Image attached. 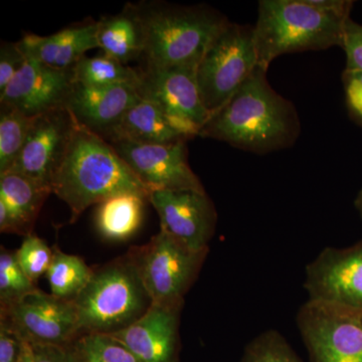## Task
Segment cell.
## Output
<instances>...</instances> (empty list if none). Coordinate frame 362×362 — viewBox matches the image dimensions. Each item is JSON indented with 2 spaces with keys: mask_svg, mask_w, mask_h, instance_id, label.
Masks as SVG:
<instances>
[{
  "mask_svg": "<svg viewBox=\"0 0 362 362\" xmlns=\"http://www.w3.org/2000/svg\"><path fill=\"white\" fill-rule=\"evenodd\" d=\"M207 252L192 251L160 230L132 255L152 303L182 307L183 298L199 275Z\"/></svg>",
  "mask_w": 362,
  "mask_h": 362,
  "instance_id": "cell-7",
  "label": "cell"
},
{
  "mask_svg": "<svg viewBox=\"0 0 362 362\" xmlns=\"http://www.w3.org/2000/svg\"><path fill=\"white\" fill-rule=\"evenodd\" d=\"M139 99L137 85L90 88L75 83L66 108L78 125L107 140Z\"/></svg>",
  "mask_w": 362,
  "mask_h": 362,
  "instance_id": "cell-17",
  "label": "cell"
},
{
  "mask_svg": "<svg viewBox=\"0 0 362 362\" xmlns=\"http://www.w3.org/2000/svg\"><path fill=\"white\" fill-rule=\"evenodd\" d=\"M77 122L66 108L33 117L23 148L8 171L26 176L52 192Z\"/></svg>",
  "mask_w": 362,
  "mask_h": 362,
  "instance_id": "cell-12",
  "label": "cell"
},
{
  "mask_svg": "<svg viewBox=\"0 0 362 362\" xmlns=\"http://www.w3.org/2000/svg\"><path fill=\"white\" fill-rule=\"evenodd\" d=\"M18 362H35V357H33L32 345L30 343L23 341V350H21Z\"/></svg>",
  "mask_w": 362,
  "mask_h": 362,
  "instance_id": "cell-35",
  "label": "cell"
},
{
  "mask_svg": "<svg viewBox=\"0 0 362 362\" xmlns=\"http://www.w3.org/2000/svg\"><path fill=\"white\" fill-rule=\"evenodd\" d=\"M148 197L136 192L114 195L97 204L95 221L98 232L108 240H126L141 226Z\"/></svg>",
  "mask_w": 362,
  "mask_h": 362,
  "instance_id": "cell-22",
  "label": "cell"
},
{
  "mask_svg": "<svg viewBox=\"0 0 362 362\" xmlns=\"http://www.w3.org/2000/svg\"><path fill=\"white\" fill-rule=\"evenodd\" d=\"M23 340L6 322H0V362H18Z\"/></svg>",
  "mask_w": 362,
  "mask_h": 362,
  "instance_id": "cell-33",
  "label": "cell"
},
{
  "mask_svg": "<svg viewBox=\"0 0 362 362\" xmlns=\"http://www.w3.org/2000/svg\"><path fill=\"white\" fill-rule=\"evenodd\" d=\"M98 21L88 18L51 35L26 33L18 40L26 56L61 71H74L86 52L98 47Z\"/></svg>",
  "mask_w": 362,
  "mask_h": 362,
  "instance_id": "cell-18",
  "label": "cell"
},
{
  "mask_svg": "<svg viewBox=\"0 0 362 362\" xmlns=\"http://www.w3.org/2000/svg\"><path fill=\"white\" fill-rule=\"evenodd\" d=\"M125 192L149 197L111 143L77 123L52 181V194L70 207L71 221H77L88 207Z\"/></svg>",
  "mask_w": 362,
  "mask_h": 362,
  "instance_id": "cell-2",
  "label": "cell"
},
{
  "mask_svg": "<svg viewBox=\"0 0 362 362\" xmlns=\"http://www.w3.org/2000/svg\"><path fill=\"white\" fill-rule=\"evenodd\" d=\"M347 20L324 13L310 0H261L252 26L258 66L268 71L283 54L340 47Z\"/></svg>",
  "mask_w": 362,
  "mask_h": 362,
  "instance_id": "cell-4",
  "label": "cell"
},
{
  "mask_svg": "<svg viewBox=\"0 0 362 362\" xmlns=\"http://www.w3.org/2000/svg\"><path fill=\"white\" fill-rule=\"evenodd\" d=\"M144 28L145 66L197 69L207 47L228 23L207 4L181 6L160 0L136 4Z\"/></svg>",
  "mask_w": 362,
  "mask_h": 362,
  "instance_id": "cell-3",
  "label": "cell"
},
{
  "mask_svg": "<svg viewBox=\"0 0 362 362\" xmlns=\"http://www.w3.org/2000/svg\"><path fill=\"white\" fill-rule=\"evenodd\" d=\"M16 256L21 269L35 284L49 271L54 258V252L44 240L30 233L25 235L20 249L16 252Z\"/></svg>",
  "mask_w": 362,
  "mask_h": 362,
  "instance_id": "cell-29",
  "label": "cell"
},
{
  "mask_svg": "<svg viewBox=\"0 0 362 362\" xmlns=\"http://www.w3.org/2000/svg\"><path fill=\"white\" fill-rule=\"evenodd\" d=\"M75 354L78 362H139L115 338L102 333H86L78 340Z\"/></svg>",
  "mask_w": 362,
  "mask_h": 362,
  "instance_id": "cell-26",
  "label": "cell"
},
{
  "mask_svg": "<svg viewBox=\"0 0 362 362\" xmlns=\"http://www.w3.org/2000/svg\"><path fill=\"white\" fill-rule=\"evenodd\" d=\"M26 56L18 42H1L0 45V92L25 65Z\"/></svg>",
  "mask_w": 362,
  "mask_h": 362,
  "instance_id": "cell-31",
  "label": "cell"
},
{
  "mask_svg": "<svg viewBox=\"0 0 362 362\" xmlns=\"http://www.w3.org/2000/svg\"><path fill=\"white\" fill-rule=\"evenodd\" d=\"M30 345L35 362H78L75 350L69 349L66 345Z\"/></svg>",
  "mask_w": 362,
  "mask_h": 362,
  "instance_id": "cell-34",
  "label": "cell"
},
{
  "mask_svg": "<svg viewBox=\"0 0 362 362\" xmlns=\"http://www.w3.org/2000/svg\"><path fill=\"white\" fill-rule=\"evenodd\" d=\"M111 144L148 194L180 190L206 192L188 163L187 142L149 145L116 141Z\"/></svg>",
  "mask_w": 362,
  "mask_h": 362,
  "instance_id": "cell-11",
  "label": "cell"
},
{
  "mask_svg": "<svg viewBox=\"0 0 362 362\" xmlns=\"http://www.w3.org/2000/svg\"><path fill=\"white\" fill-rule=\"evenodd\" d=\"M73 303L80 332L111 334L138 320L152 301L131 255L95 271Z\"/></svg>",
  "mask_w": 362,
  "mask_h": 362,
  "instance_id": "cell-5",
  "label": "cell"
},
{
  "mask_svg": "<svg viewBox=\"0 0 362 362\" xmlns=\"http://www.w3.org/2000/svg\"><path fill=\"white\" fill-rule=\"evenodd\" d=\"M138 70L139 96L158 105L199 137L211 115L202 103L195 77L197 69L144 66Z\"/></svg>",
  "mask_w": 362,
  "mask_h": 362,
  "instance_id": "cell-13",
  "label": "cell"
},
{
  "mask_svg": "<svg viewBox=\"0 0 362 362\" xmlns=\"http://www.w3.org/2000/svg\"><path fill=\"white\" fill-rule=\"evenodd\" d=\"M74 78L77 84L90 88L136 86L139 82V70L124 65L102 52L81 59L74 69Z\"/></svg>",
  "mask_w": 362,
  "mask_h": 362,
  "instance_id": "cell-23",
  "label": "cell"
},
{
  "mask_svg": "<svg viewBox=\"0 0 362 362\" xmlns=\"http://www.w3.org/2000/svg\"><path fill=\"white\" fill-rule=\"evenodd\" d=\"M258 66L254 28L228 21L209 45L195 71L209 115L220 110Z\"/></svg>",
  "mask_w": 362,
  "mask_h": 362,
  "instance_id": "cell-6",
  "label": "cell"
},
{
  "mask_svg": "<svg viewBox=\"0 0 362 362\" xmlns=\"http://www.w3.org/2000/svg\"><path fill=\"white\" fill-rule=\"evenodd\" d=\"M51 189L13 171L0 173V201L6 204L16 233L28 235Z\"/></svg>",
  "mask_w": 362,
  "mask_h": 362,
  "instance_id": "cell-21",
  "label": "cell"
},
{
  "mask_svg": "<svg viewBox=\"0 0 362 362\" xmlns=\"http://www.w3.org/2000/svg\"><path fill=\"white\" fill-rule=\"evenodd\" d=\"M94 271L82 259L56 250L47 272L51 294L73 301L90 282Z\"/></svg>",
  "mask_w": 362,
  "mask_h": 362,
  "instance_id": "cell-24",
  "label": "cell"
},
{
  "mask_svg": "<svg viewBox=\"0 0 362 362\" xmlns=\"http://www.w3.org/2000/svg\"><path fill=\"white\" fill-rule=\"evenodd\" d=\"M1 320L30 344L66 345L80 333L73 301L39 289L1 307Z\"/></svg>",
  "mask_w": 362,
  "mask_h": 362,
  "instance_id": "cell-10",
  "label": "cell"
},
{
  "mask_svg": "<svg viewBox=\"0 0 362 362\" xmlns=\"http://www.w3.org/2000/svg\"><path fill=\"white\" fill-rule=\"evenodd\" d=\"M33 118L6 104H0V173L13 168L30 130Z\"/></svg>",
  "mask_w": 362,
  "mask_h": 362,
  "instance_id": "cell-25",
  "label": "cell"
},
{
  "mask_svg": "<svg viewBox=\"0 0 362 362\" xmlns=\"http://www.w3.org/2000/svg\"><path fill=\"white\" fill-rule=\"evenodd\" d=\"M181 308L152 303L134 323L109 335L139 362H176Z\"/></svg>",
  "mask_w": 362,
  "mask_h": 362,
  "instance_id": "cell-16",
  "label": "cell"
},
{
  "mask_svg": "<svg viewBox=\"0 0 362 362\" xmlns=\"http://www.w3.org/2000/svg\"><path fill=\"white\" fill-rule=\"evenodd\" d=\"M342 84L350 119L362 129V71H343Z\"/></svg>",
  "mask_w": 362,
  "mask_h": 362,
  "instance_id": "cell-32",
  "label": "cell"
},
{
  "mask_svg": "<svg viewBox=\"0 0 362 362\" xmlns=\"http://www.w3.org/2000/svg\"><path fill=\"white\" fill-rule=\"evenodd\" d=\"M267 71L257 66L244 85L207 120L199 137L261 156L292 147L301 133L296 107L272 88Z\"/></svg>",
  "mask_w": 362,
  "mask_h": 362,
  "instance_id": "cell-1",
  "label": "cell"
},
{
  "mask_svg": "<svg viewBox=\"0 0 362 362\" xmlns=\"http://www.w3.org/2000/svg\"><path fill=\"white\" fill-rule=\"evenodd\" d=\"M37 288L26 276L16 259V252L1 247L0 252V303L8 306L35 291Z\"/></svg>",
  "mask_w": 362,
  "mask_h": 362,
  "instance_id": "cell-27",
  "label": "cell"
},
{
  "mask_svg": "<svg viewBox=\"0 0 362 362\" xmlns=\"http://www.w3.org/2000/svg\"><path fill=\"white\" fill-rule=\"evenodd\" d=\"M340 47L346 56L344 70L362 71V25L351 18L345 21Z\"/></svg>",
  "mask_w": 362,
  "mask_h": 362,
  "instance_id": "cell-30",
  "label": "cell"
},
{
  "mask_svg": "<svg viewBox=\"0 0 362 362\" xmlns=\"http://www.w3.org/2000/svg\"><path fill=\"white\" fill-rule=\"evenodd\" d=\"M195 135L158 105L140 99L126 112L106 141L166 145L187 142Z\"/></svg>",
  "mask_w": 362,
  "mask_h": 362,
  "instance_id": "cell-19",
  "label": "cell"
},
{
  "mask_svg": "<svg viewBox=\"0 0 362 362\" xmlns=\"http://www.w3.org/2000/svg\"><path fill=\"white\" fill-rule=\"evenodd\" d=\"M304 288L309 301L362 311V240L322 250L306 267Z\"/></svg>",
  "mask_w": 362,
  "mask_h": 362,
  "instance_id": "cell-9",
  "label": "cell"
},
{
  "mask_svg": "<svg viewBox=\"0 0 362 362\" xmlns=\"http://www.w3.org/2000/svg\"><path fill=\"white\" fill-rule=\"evenodd\" d=\"M148 202L158 214L162 232L192 251H209L216 211L206 192H153Z\"/></svg>",
  "mask_w": 362,
  "mask_h": 362,
  "instance_id": "cell-14",
  "label": "cell"
},
{
  "mask_svg": "<svg viewBox=\"0 0 362 362\" xmlns=\"http://www.w3.org/2000/svg\"><path fill=\"white\" fill-rule=\"evenodd\" d=\"M74 87V71L56 70L26 56L25 65L0 92V104L9 105L33 118L66 108Z\"/></svg>",
  "mask_w": 362,
  "mask_h": 362,
  "instance_id": "cell-15",
  "label": "cell"
},
{
  "mask_svg": "<svg viewBox=\"0 0 362 362\" xmlns=\"http://www.w3.org/2000/svg\"><path fill=\"white\" fill-rule=\"evenodd\" d=\"M354 206H356L357 213L361 216L362 220V188L357 194L356 199H354Z\"/></svg>",
  "mask_w": 362,
  "mask_h": 362,
  "instance_id": "cell-36",
  "label": "cell"
},
{
  "mask_svg": "<svg viewBox=\"0 0 362 362\" xmlns=\"http://www.w3.org/2000/svg\"><path fill=\"white\" fill-rule=\"evenodd\" d=\"M240 362H302L287 340L276 330H267L247 345Z\"/></svg>",
  "mask_w": 362,
  "mask_h": 362,
  "instance_id": "cell-28",
  "label": "cell"
},
{
  "mask_svg": "<svg viewBox=\"0 0 362 362\" xmlns=\"http://www.w3.org/2000/svg\"><path fill=\"white\" fill-rule=\"evenodd\" d=\"M98 47L124 65L142 59L145 37L136 4H127L120 13L98 21Z\"/></svg>",
  "mask_w": 362,
  "mask_h": 362,
  "instance_id": "cell-20",
  "label": "cell"
},
{
  "mask_svg": "<svg viewBox=\"0 0 362 362\" xmlns=\"http://www.w3.org/2000/svg\"><path fill=\"white\" fill-rule=\"evenodd\" d=\"M296 322L311 362H362V311L307 300Z\"/></svg>",
  "mask_w": 362,
  "mask_h": 362,
  "instance_id": "cell-8",
  "label": "cell"
}]
</instances>
